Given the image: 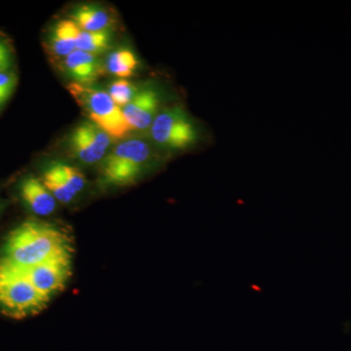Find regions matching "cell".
I'll list each match as a JSON object with an SVG mask.
<instances>
[{"instance_id":"obj_1","label":"cell","mask_w":351,"mask_h":351,"mask_svg":"<svg viewBox=\"0 0 351 351\" xmlns=\"http://www.w3.org/2000/svg\"><path fill=\"white\" fill-rule=\"evenodd\" d=\"M3 251L1 258L27 269L59 258H73V240L59 226L29 219L9 233Z\"/></svg>"},{"instance_id":"obj_2","label":"cell","mask_w":351,"mask_h":351,"mask_svg":"<svg viewBox=\"0 0 351 351\" xmlns=\"http://www.w3.org/2000/svg\"><path fill=\"white\" fill-rule=\"evenodd\" d=\"M49 301L34 287L21 267L0 257V311L22 318L38 313Z\"/></svg>"},{"instance_id":"obj_3","label":"cell","mask_w":351,"mask_h":351,"mask_svg":"<svg viewBox=\"0 0 351 351\" xmlns=\"http://www.w3.org/2000/svg\"><path fill=\"white\" fill-rule=\"evenodd\" d=\"M68 89L89 121L106 132L112 140H119L130 133L122 108L115 105L108 92L75 82L69 83Z\"/></svg>"},{"instance_id":"obj_4","label":"cell","mask_w":351,"mask_h":351,"mask_svg":"<svg viewBox=\"0 0 351 351\" xmlns=\"http://www.w3.org/2000/svg\"><path fill=\"white\" fill-rule=\"evenodd\" d=\"M149 131L154 144L170 152L186 151L197 144L200 138V130L195 119L180 107L159 112Z\"/></svg>"},{"instance_id":"obj_5","label":"cell","mask_w":351,"mask_h":351,"mask_svg":"<svg viewBox=\"0 0 351 351\" xmlns=\"http://www.w3.org/2000/svg\"><path fill=\"white\" fill-rule=\"evenodd\" d=\"M151 147L145 141L131 138L117 145L104 161L103 177L113 186H127L138 179L152 159Z\"/></svg>"},{"instance_id":"obj_6","label":"cell","mask_w":351,"mask_h":351,"mask_svg":"<svg viewBox=\"0 0 351 351\" xmlns=\"http://www.w3.org/2000/svg\"><path fill=\"white\" fill-rule=\"evenodd\" d=\"M112 141L98 126L84 121L71 132L69 147L73 156L83 163L94 164L106 156Z\"/></svg>"},{"instance_id":"obj_7","label":"cell","mask_w":351,"mask_h":351,"mask_svg":"<svg viewBox=\"0 0 351 351\" xmlns=\"http://www.w3.org/2000/svg\"><path fill=\"white\" fill-rule=\"evenodd\" d=\"M22 269L34 287L49 299L64 290L73 270L71 258H59Z\"/></svg>"},{"instance_id":"obj_8","label":"cell","mask_w":351,"mask_h":351,"mask_svg":"<svg viewBox=\"0 0 351 351\" xmlns=\"http://www.w3.org/2000/svg\"><path fill=\"white\" fill-rule=\"evenodd\" d=\"M160 106L161 96L156 88H145L138 90L122 112L132 131H145L151 129Z\"/></svg>"},{"instance_id":"obj_9","label":"cell","mask_w":351,"mask_h":351,"mask_svg":"<svg viewBox=\"0 0 351 351\" xmlns=\"http://www.w3.org/2000/svg\"><path fill=\"white\" fill-rule=\"evenodd\" d=\"M64 66L73 82L90 86L106 73V66L99 56L80 50L64 58Z\"/></svg>"},{"instance_id":"obj_10","label":"cell","mask_w":351,"mask_h":351,"mask_svg":"<svg viewBox=\"0 0 351 351\" xmlns=\"http://www.w3.org/2000/svg\"><path fill=\"white\" fill-rule=\"evenodd\" d=\"M20 193L27 207L38 216H49L56 209L57 200L38 178L25 179L21 184Z\"/></svg>"},{"instance_id":"obj_11","label":"cell","mask_w":351,"mask_h":351,"mask_svg":"<svg viewBox=\"0 0 351 351\" xmlns=\"http://www.w3.org/2000/svg\"><path fill=\"white\" fill-rule=\"evenodd\" d=\"M78 27L71 19L61 20L53 27L50 34L49 48L58 58L64 59L76 50Z\"/></svg>"},{"instance_id":"obj_12","label":"cell","mask_w":351,"mask_h":351,"mask_svg":"<svg viewBox=\"0 0 351 351\" xmlns=\"http://www.w3.org/2000/svg\"><path fill=\"white\" fill-rule=\"evenodd\" d=\"M71 20L82 31L98 32L107 31L112 23L108 11L93 5H80L71 14Z\"/></svg>"},{"instance_id":"obj_13","label":"cell","mask_w":351,"mask_h":351,"mask_svg":"<svg viewBox=\"0 0 351 351\" xmlns=\"http://www.w3.org/2000/svg\"><path fill=\"white\" fill-rule=\"evenodd\" d=\"M138 60L133 51L122 48L110 53L106 63V71L121 80L131 77L138 68Z\"/></svg>"},{"instance_id":"obj_14","label":"cell","mask_w":351,"mask_h":351,"mask_svg":"<svg viewBox=\"0 0 351 351\" xmlns=\"http://www.w3.org/2000/svg\"><path fill=\"white\" fill-rule=\"evenodd\" d=\"M110 34L108 31L90 32L82 31L78 27L76 36V50L89 54L99 55L110 48Z\"/></svg>"},{"instance_id":"obj_15","label":"cell","mask_w":351,"mask_h":351,"mask_svg":"<svg viewBox=\"0 0 351 351\" xmlns=\"http://www.w3.org/2000/svg\"><path fill=\"white\" fill-rule=\"evenodd\" d=\"M43 181L44 186L50 191L51 195L54 196L55 199L68 204L71 202L77 193L71 189V186L64 181L63 178L54 167V165L50 166L45 172L43 173Z\"/></svg>"},{"instance_id":"obj_16","label":"cell","mask_w":351,"mask_h":351,"mask_svg":"<svg viewBox=\"0 0 351 351\" xmlns=\"http://www.w3.org/2000/svg\"><path fill=\"white\" fill-rule=\"evenodd\" d=\"M138 92V89L135 84L127 80L119 78L110 85L108 93L117 107L123 108L133 100Z\"/></svg>"},{"instance_id":"obj_17","label":"cell","mask_w":351,"mask_h":351,"mask_svg":"<svg viewBox=\"0 0 351 351\" xmlns=\"http://www.w3.org/2000/svg\"><path fill=\"white\" fill-rule=\"evenodd\" d=\"M53 165L56 168L60 176L63 178L64 181L66 182L76 193H80V191H82V189H84V175H83L77 168L64 163H56L53 164Z\"/></svg>"},{"instance_id":"obj_18","label":"cell","mask_w":351,"mask_h":351,"mask_svg":"<svg viewBox=\"0 0 351 351\" xmlns=\"http://www.w3.org/2000/svg\"><path fill=\"white\" fill-rule=\"evenodd\" d=\"M17 85V75L12 71L0 73V107L13 94Z\"/></svg>"},{"instance_id":"obj_19","label":"cell","mask_w":351,"mask_h":351,"mask_svg":"<svg viewBox=\"0 0 351 351\" xmlns=\"http://www.w3.org/2000/svg\"><path fill=\"white\" fill-rule=\"evenodd\" d=\"M12 63V47L3 36H0V73L10 71Z\"/></svg>"}]
</instances>
